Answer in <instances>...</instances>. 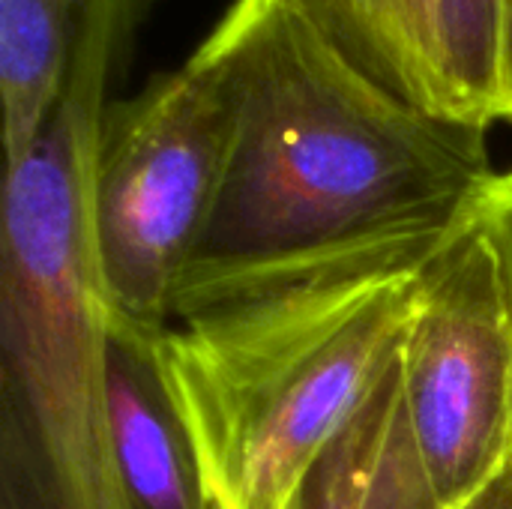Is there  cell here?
<instances>
[{
  "mask_svg": "<svg viewBox=\"0 0 512 509\" xmlns=\"http://www.w3.org/2000/svg\"><path fill=\"white\" fill-rule=\"evenodd\" d=\"M360 72L417 108L435 111L426 0H285ZM441 117V114H438Z\"/></svg>",
  "mask_w": 512,
  "mask_h": 509,
  "instance_id": "9c48e42d",
  "label": "cell"
},
{
  "mask_svg": "<svg viewBox=\"0 0 512 509\" xmlns=\"http://www.w3.org/2000/svg\"><path fill=\"white\" fill-rule=\"evenodd\" d=\"M456 509H512V456L477 495H471Z\"/></svg>",
  "mask_w": 512,
  "mask_h": 509,
  "instance_id": "4fadbf2b",
  "label": "cell"
},
{
  "mask_svg": "<svg viewBox=\"0 0 512 509\" xmlns=\"http://www.w3.org/2000/svg\"><path fill=\"white\" fill-rule=\"evenodd\" d=\"M150 0H87L63 90L6 165L0 234V509H132L108 408V297L90 183L108 84Z\"/></svg>",
  "mask_w": 512,
  "mask_h": 509,
  "instance_id": "7a4b0ae2",
  "label": "cell"
},
{
  "mask_svg": "<svg viewBox=\"0 0 512 509\" xmlns=\"http://www.w3.org/2000/svg\"><path fill=\"white\" fill-rule=\"evenodd\" d=\"M285 509H447L414 444L399 360Z\"/></svg>",
  "mask_w": 512,
  "mask_h": 509,
  "instance_id": "52a82bcc",
  "label": "cell"
},
{
  "mask_svg": "<svg viewBox=\"0 0 512 509\" xmlns=\"http://www.w3.org/2000/svg\"><path fill=\"white\" fill-rule=\"evenodd\" d=\"M108 408L132 509H210L186 426L168 396L153 333L108 315Z\"/></svg>",
  "mask_w": 512,
  "mask_h": 509,
  "instance_id": "8992f818",
  "label": "cell"
},
{
  "mask_svg": "<svg viewBox=\"0 0 512 509\" xmlns=\"http://www.w3.org/2000/svg\"><path fill=\"white\" fill-rule=\"evenodd\" d=\"M399 366L423 468L462 507L512 456V303L480 210L420 270Z\"/></svg>",
  "mask_w": 512,
  "mask_h": 509,
  "instance_id": "5b68a950",
  "label": "cell"
},
{
  "mask_svg": "<svg viewBox=\"0 0 512 509\" xmlns=\"http://www.w3.org/2000/svg\"><path fill=\"white\" fill-rule=\"evenodd\" d=\"M435 111L447 120H501V0H426Z\"/></svg>",
  "mask_w": 512,
  "mask_h": 509,
  "instance_id": "30bf717a",
  "label": "cell"
},
{
  "mask_svg": "<svg viewBox=\"0 0 512 509\" xmlns=\"http://www.w3.org/2000/svg\"><path fill=\"white\" fill-rule=\"evenodd\" d=\"M87 0H0L3 156L15 165L39 138L69 69Z\"/></svg>",
  "mask_w": 512,
  "mask_h": 509,
  "instance_id": "ba28073f",
  "label": "cell"
},
{
  "mask_svg": "<svg viewBox=\"0 0 512 509\" xmlns=\"http://www.w3.org/2000/svg\"><path fill=\"white\" fill-rule=\"evenodd\" d=\"M498 84H501V120H512V0H501V60H498Z\"/></svg>",
  "mask_w": 512,
  "mask_h": 509,
  "instance_id": "7c38bea8",
  "label": "cell"
},
{
  "mask_svg": "<svg viewBox=\"0 0 512 509\" xmlns=\"http://www.w3.org/2000/svg\"><path fill=\"white\" fill-rule=\"evenodd\" d=\"M234 105L213 60L195 51L129 99L108 102L90 183V237L108 309L159 333L210 225Z\"/></svg>",
  "mask_w": 512,
  "mask_h": 509,
  "instance_id": "277c9868",
  "label": "cell"
},
{
  "mask_svg": "<svg viewBox=\"0 0 512 509\" xmlns=\"http://www.w3.org/2000/svg\"><path fill=\"white\" fill-rule=\"evenodd\" d=\"M447 240L333 261L153 333L210 509L288 507L399 360L420 270Z\"/></svg>",
  "mask_w": 512,
  "mask_h": 509,
  "instance_id": "3957f363",
  "label": "cell"
},
{
  "mask_svg": "<svg viewBox=\"0 0 512 509\" xmlns=\"http://www.w3.org/2000/svg\"><path fill=\"white\" fill-rule=\"evenodd\" d=\"M480 222L486 225L498 249L512 303V168L504 174H495L492 186L486 189V198L480 204Z\"/></svg>",
  "mask_w": 512,
  "mask_h": 509,
  "instance_id": "8fae6325",
  "label": "cell"
},
{
  "mask_svg": "<svg viewBox=\"0 0 512 509\" xmlns=\"http://www.w3.org/2000/svg\"><path fill=\"white\" fill-rule=\"evenodd\" d=\"M198 51L234 129L174 321L333 261L465 228L495 180L486 126L417 108L285 0H234Z\"/></svg>",
  "mask_w": 512,
  "mask_h": 509,
  "instance_id": "6da1fadb",
  "label": "cell"
}]
</instances>
